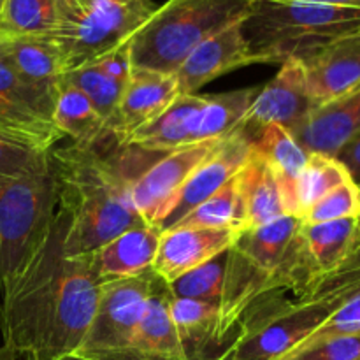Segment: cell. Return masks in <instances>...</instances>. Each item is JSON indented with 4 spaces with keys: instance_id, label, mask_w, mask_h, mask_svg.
<instances>
[{
    "instance_id": "obj_42",
    "label": "cell",
    "mask_w": 360,
    "mask_h": 360,
    "mask_svg": "<svg viewBox=\"0 0 360 360\" xmlns=\"http://www.w3.org/2000/svg\"><path fill=\"white\" fill-rule=\"evenodd\" d=\"M0 360H20V359H18V355L14 354L9 347L2 345V347H0Z\"/></svg>"
},
{
    "instance_id": "obj_25",
    "label": "cell",
    "mask_w": 360,
    "mask_h": 360,
    "mask_svg": "<svg viewBox=\"0 0 360 360\" xmlns=\"http://www.w3.org/2000/svg\"><path fill=\"white\" fill-rule=\"evenodd\" d=\"M252 141L255 151L266 160L280 185L288 214L295 217V183L309 153L297 143L290 130L280 125H269L259 130Z\"/></svg>"
},
{
    "instance_id": "obj_38",
    "label": "cell",
    "mask_w": 360,
    "mask_h": 360,
    "mask_svg": "<svg viewBox=\"0 0 360 360\" xmlns=\"http://www.w3.org/2000/svg\"><path fill=\"white\" fill-rule=\"evenodd\" d=\"M360 330V292L352 295L334 315L329 316L326 323L316 330L313 336H309L306 341L322 340L329 336H340V334L357 333ZM304 343V341H302Z\"/></svg>"
},
{
    "instance_id": "obj_22",
    "label": "cell",
    "mask_w": 360,
    "mask_h": 360,
    "mask_svg": "<svg viewBox=\"0 0 360 360\" xmlns=\"http://www.w3.org/2000/svg\"><path fill=\"white\" fill-rule=\"evenodd\" d=\"M236 185L241 204V231L290 217L273 171L253 146L248 160L236 174Z\"/></svg>"
},
{
    "instance_id": "obj_18",
    "label": "cell",
    "mask_w": 360,
    "mask_h": 360,
    "mask_svg": "<svg viewBox=\"0 0 360 360\" xmlns=\"http://www.w3.org/2000/svg\"><path fill=\"white\" fill-rule=\"evenodd\" d=\"M360 132V83L341 97L319 105L292 130L308 153L336 157L338 151Z\"/></svg>"
},
{
    "instance_id": "obj_31",
    "label": "cell",
    "mask_w": 360,
    "mask_h": 360,
    "mask_svg": "<svg viewBox=\"0 0 360 360\" xmlns=\"http://www.w3.org/2000/svg\"><path fill=\"white\" fill-rule=\"evenodd\" d=\"M0 98L20 111L21 115L37 122L51 123L55 102L23 79L0 46ZM53 125V123H51Z\"/></svg>"
},
{
    "instance_id": "obj_41",
    "label": "cell",
    "mask_w": 360,
    "mask_h": 360,
    "mask_svg": "<svg viewBox=\"0 0 360 360\" xmlns=\"http://www.w3.org/2000/svg\"><path fill=\"white\" fill-rule=\"evenodd\" d=\"M308 2L330 4V6H345V7H360V0H308Z\"/></svg>"
},
{
    "instance_id": "obj_37",
    "label": "cell",
    "mask_w": 360,
    "mask_h": 360,
    "mask_svg": "<svg viewBox=\"0 0 360 360\" xmlns=\"http://www.w3.org/2000/svg\"><path fill=\"white\" fill-rule=\"evenodd\" d=\"M278 360H360V330L304 341Z\"/></svg>"
},
{
    "instance_id": "obj_16",
    "label": "cell",
    "mask_w": 360,
    "mask_h": 360,
    "mask_svg": "<svg viewBox=\"0 0 360 360\" xmlns=\"http://www.w3.org/2000/svg\"><path fill=\"white\" fill-rule=\"evenodd\" d=\"M181 97L174 74L132 67V74L120 101L109 136L120 146L141 127L148 125Z\"/></svg>"
},
{
    "instance_id": "obj_32",
    "label": "cell",
    "mask_w": 360,
    "mask_h": 360,
    "mask_svg": "<svg viewBox=\"0 0 360 360\" xmlns=\"http://www.w3.org/2000/svg\"><path fill=\"white\" fill-rule=\"evenodd\" d=\"M176 227H199V229H232L241 231V204L236 178L221 186L218 192L207 197L204 202L193 207L186 217H183ZM171 231V229H169Z\"/></svg>"
},
{
    "instance_id": "obj_6",
    "label": "cell",
    "mask_w": 360,
    "mask_h": 360,
    "mask_svg": "<svg viewBox=\"0 0 360 360\" xmlns=\"http://www.w3.org/2000/svg\"><path fill=\"white\" fill-rule=\"evenodd\" d=\"M255 0H167L130 39V62L137 69L174 74L206 39L243 21Z\"/></svg>"
},
{
    "instance_id": "obj_7",
    "label": "cell",
    "mask_w": 360,
    "mask_h": 360,
    "mask_svg": "<svg viewBox=\"0 0 360 360\" xmlns=\"http://www.w3.org/2000/svg\"><path fill=\"white\" fill-rule=\"evenodd\" d=\"M58 207L53 172L0 179V288L9 290L48 241Z\"/></svg>"
},
{
    "instance_id": "obj_2",
    "label": "cell",
    "mask_w": 360,
    "mask_h": 360,
    "mask_svg": "<svg viewBox=\"0 0 360 360\" xmlns=\"http://www.w3.org/2000/svg\"><path fill=\"white\" fill-rule=\"evenodd\" d=\"M58 195L67 218L65 255L97 252L134 225L144 224L132 200V178L97 146L69 144L49 151Z\"/></svg>"
},
{
    "instance_id": "obj_10",
    "label": "cell",
    "mask_w": 360,
    "mask_h": 360,
    "mask_svg": "<svg viewBox=\"0 0 360 360\" xmlns=\"http://www.w3.org/2000/svg\"><path fill=\"white\" fill-rule=\"evenodd\" d=\"M299 239V292L302 297L357 266L360 259V217L304 225Z\"/></svg>"
},
{
    "instance_id": "obj_24",
    "label": "cell",
    "mask_w": 360,
    "mask_h": 360,
    "mask_svg": "<svg viewBox=\"0 0 360 360\" xmlns=\"http://www.w3.org/2000/svg\"><path fill=\"white\" fill-rule=\"evenodd\" d=\"M206 95H181L158 118L141 127L125 141L123 146L136 148L146 153H171L192 146V130L195 116Z\"/></svg>"
},
{
    "instance_id": "obj_1",
    "label": "cell",
    "mask_w": 360,
    "mask_h": 360,
    "mask_svg": "<svg viewBox=\"0 0 360 360\" xmlns=\"http://www.w3.org/2000/svg\"><path fill=\"white\" fill-rule=\"evenodd\" d=\"M67 218L56 210L48 241L9 290L0 333L20 360H72L97 313L102 281L91 253L65 255Z\"/></svg>"
},
{
    "instance_id": "obj_26",
    "label": "cell",
    "mask_w": 360,
    "mask_h": 360,
    "mask_svg": "<svg viewBox=\"0 0 360 360\" xmlns=\"http://www.w3.org/2000/svg\"><path fill=\"white\" fill-rule=\"evenodd\" d=\"M171 319L188 360H214L221 352L218 340V306L174 299Z\"/></svg>"
},
{
    "instance_id": "obj_29",
    "label": "cell",
    "mask_w": 360,
    "mask_h": 360,
    "mask_svg": "<svg viewBox=\"0 0 360 360\" xmlns=\"http://www.w3.org/2000/svg\"><path fill=\"white\" fill-rule=\"evenodd\" d=\"M62 23L56 0H4L0 7V39L46 35Z\"/></svg>"
},
{
    "instance_id": "obj_8",
    "label": "cell",
    "mask_w": 360,
    "mask_h": 360,
    "mask_svg": "<svg viewBox=\"0 0 360 360\" xmlns=\"http://www.w3.org/2000/svg\"><path fill=\"white\" fill-rule=\"evenodd\" d=\"M157 7L153 0H91L84 13L49 35L62 48L70 72L129 44Z\"/></svg>"
},
{
    "instance_id": "obj_5",
    "label": "cell",
    "mask_w": 360,
    "mask_h": 360,
    "mask_svg": "<svg viewBox=\"0 0 360 360\" xmlns=\"http://www.w3.org/2000/svg\"><path fill=\"white\" fill-rule=\"evenodd\" d=\"M360 27V7L308 0H255L243 34L257 63L302 60L333 39Z\"/></svg>"
},
{
    "instance_id": "obj_28",
    "label": "cell",
    "mask_w": 360,
    "mask_h": 360,
    "mask_svg": "<svg viewBox=\"0 0 360 360\" xmlns=\"http://www.w3.org/2000/svg\"><path fill=\"white\" fill-rule=\"evenodd\" d=\"M51 123L63 137H70L72 144L84 148L97 146L98 141L109 134L90 98L65 81L55 102Z\"/></svg>"
},
{
    "instance_id": "obj_34",
    "label": "cell",
    "mask_w": 360,
    "mask_h": 360,
    "mask_svg": "<svg viewBox=\"0 0 360 360\" xmlns=\"http://www.w3.org/2000/svg\"><path fill=\"white\" fill-rule=\"evenodd\" d=\"M0 136L44 151L53 150L55 144L63 139L62 134L51 123L28 118L11 108L2 98H0Z\"/></svg>"
},
{
    "instance_id": "obj_36",
    "label": "cell",
    "mask_w": 360,
    "mask_h": 360,
    "mask_svg": "<svg viewBox=\"0 0 360 360\" xmlns=\"http://www.w3.org/2000/svg\"><path fill=\"white\" fill-rule=\"evenodd\" d=\"M49 151L0 136V179L46 174L49 172Z\"/></svg>"
},
{
    "instance_id": "obj_17",
    "label": "cell",
    "mask_w": 360,
    "mask_h": 360,
    "mask_svg": "<svg viewBox=\"0 0 360 360\" xmlns=\"http://www.w3.org/2000/svg\"><path fill=\"white\" fill-rule=\"evenodd\" d=\"M239 231L232 229L176 227L160 236L151 271L171 285L183 274L227 252Z\"/></svg>"
},
{
    "instance_id": "obj_40",
    "label": "cell",
    "mask_w": 360,
    "mask_h": 360,
    "mask_svg": "<svg viewBox=\"0 0 360 360\" xmlns=\"http://www.w3.org/2000/svg\"><path fill=\"white\" fill-rule=\"evenodd\" d=\"M90 2L91 0H56L60 11H62L63 23H69V21H72L74 18L79 16L81 13H84L86 7L90 6ZM62 25H60V27H62Z\"/></svg>"
},
{
    "instance_id": "obj_35",
    "label": "cell",
    "mask_w": 360,
    "mask_h": 360,
    "mask_svg": "<svg viewBox=\"0 0 360 360\" xmlns=\"http://www.w3.org/2000/svg\"><path fill=\"white\" fill-rule=\"evenodd\" d=\"M357 217H360L359 186L348 179L316 200L299 220L304 225H315Z\"/></svg>"
},
{
    "instance_id": "obj_14",
    "label": "cell",
    "mask_w": 360,
    "mask_h": 360,
    "mask_svg": "<svg viewBox=\"0 0 360 360\" xmlns=\"http://www.w3.org/2000/svg\"><path fill=\"white\" fill-rule=\"evenodd\" d=\"M301 63L315 108L341 97L360 83V27L320 46Z\"/></svg>"
},
{
    "instance_id": "obj_13",
    "label": "cell",
    "mask_w": 360,
    "mask_h": 360,
    "mask_svg": "<svg viewBox=\"0 0 360 360\" xmlns=\"http://www.w3.org/2000/svg\"><path fill=\"white\" fill-rule=\"evenodd\" d=\"M253 141L243 127H239L236 132L221 139L213 148L210 155L197 165L195 171L185 183V186L179 192L174 206L171 207L167 217L164 218L158 229L162 232L174 227L183 217L190 213L193 207L213 195L214 192L227 185L229 181L236 178L245 162L248 160L252 153Z\"/></svg>"
},
{
    "instance_id": "obj_27",
    "label": "cell",
    "mask_w": 360,
    "mask_h": 360,
    "mask_svg": "<svg viewBox=\"0 0 360 360\" xmlns=\"http://www.w3.org/2000/svg\"><path fill=\"white\" fill-rule=\"evenodd\" d=\"M260 88L225 91L218 95H206L195 116L192 130V144L220 141L231 136L243 125Z\"/></svg>"
},
{
    "instance_id": "obj_15",
    "label": "cell",
    "mask_w": 360,
    "mask_h": 360,
    "mask_svg": "<svg viewBox=\"0 0 360 360\" xmlns=\"http://www.w3.org/2000/svg\"><path fill=\"white\" fill-rule=\"evenodd\" d=\"M255 63V56L243 34V21H238L200 42L183 60L174 76L179 94L195 95L200 88L220 77L221 74Z\"/></svg>"
},
{
    "instance_id": "obj_43",
    "label": "cell",
    "mask_w": 360,
    "mask_h": 360,
    "mask_svg": "<svg viewBox=\"0 0 360 360\" xmlns=\"http://www.w3.org/2000/svg\"><path fill=\"white\" fill-rule=\"evenodd\" d=\"M2 2H4V0H0V7H2Z\"/></svg>"
},
{
    "instance_id": "obj_30",
    "label": "cell",
    "mask_w": 360,
    "mask_h": 360,
    "mask_svg": "<svg viewBox=\"0 0 360 360\" xmlns=\"http://www.w3.org/2000/svg\"><path fill=\"white\" fill-rule=\"evenodd\" d=\"M348 179L350 176L347 169L336 157L309 153L308 162L295 183V217L301 218L316 200Z\"/></svg>"
},
{
    "instance_id": "obj_9",
    "label": "cell",
    "mask_w": 360,
    "mask_h": 360,
    "mask_svg": "<svg viewBox=\"0 0 360 360\" xmlns=\"http://www.w3.org/2000/svg\"><path fill=\"white\" fill-rule=\"evenodd\" d=\"M155 273L104 281L97 313L72 360H136V330Z\"/></svg>"
},
{
    "instance_id": "obj_11",
    "label": "cell",
    "mask_w": 360,
    "mask_h": 360,
    "mask_svg": "<svg viewBox=\"0 0 360 360\" xmlns=\"http://www.w3.org/2000/svg\"><path fill=\"white\" fill-rule=\"evenodd\" d=\"M220 141L192 144L162 155L155 164L134 176L132 200L144 224L158 227L164 221L192 172Z\"/></svg>"
},
{
    "instance_id": "obj_21",
    "label": "cell",
    "mask_w": 360,
    "mask_h": 360,
    "mask_svg": "<svg viewBox=\"0 0 360 360\" xmlns=\"http://www.w3.org/2000/svg\"><path fill=\"white\" fill-rule=\"evenodd\" d=\"M162 231L155 225L139 224L127 229L91 253L98 280L115 281L151 271L160 245Z\"/></svg>"
},
{
    "instance_id": "obj_20",
    "label": "cell",
    "mask_w": 360,
    "mask_h": 360,
    "mask_svg": "<svg viewBox=\"0 0 360 360\" xmlns=\"http://www.w3.org/2000/svg\"><path fill=\"white\" fill-rule=\"evenodd\" d=\"M0 46L16 72L41 94L56 102L65 74L69 72L58 42L46 34L0 39Z\"/></svg>"
},
{
    "instance_id": "obj_39",
    "label": "cell",
    "mask_w": 360,
    "mask_h": 360,
    "mask_svg": "<svg viewBox=\"0 0 360 360\" xmlns=\"http://www.w3.org/2000/svg\"><path fill=\"white\" fill-rule=\"evenodd\" d=\"M338 160L347 169L348 176L355 185H360V132L352 137L336 155Z\"/></svg>"
},
{
    "instance_id": "obj_33",
    "label": "cell",
    "mask_w": 360,
    "mask_h": 360,
    "mask_svg": "<svg viewBox=\"0 0 360 360\" xmlns=\"http://www.w3.org/2000/svg\"><path fill=\"white\" fill-rule=\"evenodd\" d=\"M225 253L172 281L169 285L172 297L206 302L220 308L225 280Z\"/></svg>"
},
{
    "instance_id": "obj_12",
    "label": "cell",
    "mask_w": 360,
    "mask_h": 360,
    "mask_svg": "<svg viewBox=\"0 0 360 360\" xmlns=\"http://www.w3.org/2000/svg\"><path fill=\"white\" fill-rule=\"evenodd\" d=\"M315 109L306 84L301 60L290 58L280 65L276 76L259 90L250 105L243 129L250 137L269 125L285 127L292 132Z\"/></svg>"
},
{
    "instance_id": "obj_44",
    "label": "cell",
    "mask_w": 360,
    "mask_h": 360,
    "mask_svg": "<svg viewBox=\"0 0 360 360\" xmlns=\"http://www.w3.org/2000/svg\"><path fill=\"white\" fill-rule=\"evenodd\" d=\"M359 197H360V185H359Z\"/></svg>"
},
{
    "instance_id": "obj_19",
    "label": "cell",
    "mask_w": 360,
    "mask_h": 360,
    "mask_svg": "<svg viewBox=\"0 0 360 360\" xmlns=\"http://www.w3.org/2000/svg\"><path fill=\"white\" fill-rule=\"evenodd\" d=\"M130 74H132L130 49L129 44H123L101 58L72 69L65 74L63 81L79 88L90 98L109 132Z\"/></svg>"
},
{
    "instance_id": "obj_4",
    "label": "cell",
    "mask_w": 360,
    "mask_h": 360,
    "mask_svg": "<svg viewBox=\"0 0 360 360\" xmlns=\"http://www.w3.org/2000/svg\"><path fill=\"white\" fill-rule=\"evenodd\" d=\"M360 292V264L295 299L276 292L257 301L214 360H278L308 340Z\"/></svg>"
},
{
    "instance_id": "obj_23",
    "label": "cell",
    "mask_w": 360,
    "mask_h": 360,
    "mask_svg": "<svg viewBox=\"0 0 360 360\" xmlns=\"http://www.w3.org/2000/svg\"><path fill=\"white\" fill-rule=\"evenodd\" d=\"M172 294L155 274L150 297L136 330V360H188L171 319Z\"/></svg>"
},
{
    "instance_id": "obj_3",
    "label": "cell",
    "mask_w": 360,
    "mask_h": 360,
    "mask_svg": "<svg viewBox=\"0 0 360 360\" xmlns=\"http://www.w3.org/2000/svg\"><path fill=\"white\" fill-rule=\"evenodd\" d=\"M301 220L281 217L271 224L239 231L225 253V280L218 308L221 350L245 313L262 297L276 292H299Z\"/></svg>"
}]
</instances>
